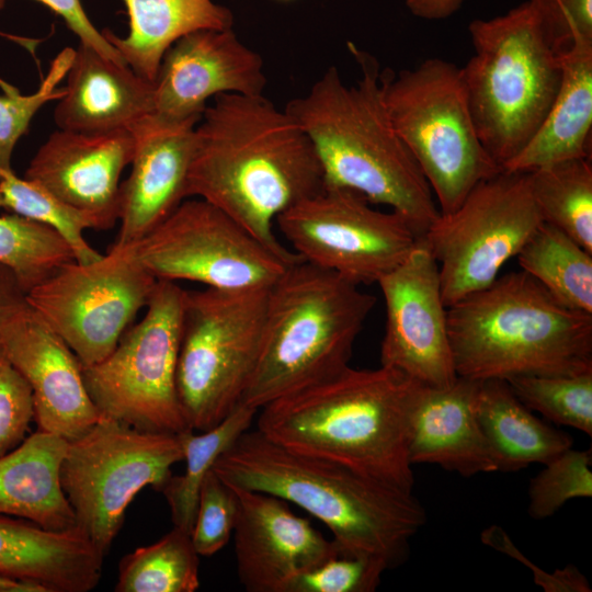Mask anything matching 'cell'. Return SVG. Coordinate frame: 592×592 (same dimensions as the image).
I'll return each instance as SVG.
<instances>
[{
  "label": "cell",
  "mask_w": 592,
  "mask_h": 592,
  "mask_svg": "<svg viewBox=\"0 0 592 592\" xmlns=\"http://www.w3.org/2000/svg\"><path fill=\"white\" fill-rule=\"evenodd\" d=\"M325 186L307 134L263 94H219L195 126L186 198L216 206L288 264L301 261L277 239L276 218Z\"/></svg>",
  "instance_id": "obj_1"
},
{
  "label": "cell",
  "mask_w": 592,
  "mask_h": 592,
  "mask_svg": "<svg viewBox=\"0 0 592 592\" xmlns=\"http://www.w3.org/2000/svg\"><path fill=\"white\" fill-rule=\"evenodd\" d=\"M349 49L361 69L354 84L330 66L284 110L314 145L326 186L388 206L421 239L440 215L435 197L389 117L377 60L352 44Z\"/></svg>",
  "instance_id": "obj_2"
},
{
  "label": "cell",
  "mask_w": 592,
  "mask_h": 592,
  "mask_svg": "<svg viewBox=\"0 0 592 592\" xmlns=\"http://www.w3.org/2000/svg\"><path fill=\"white\" fill-rule=\"evenodd\" d=\"M417 385L389 367L349 365L260 408L257 430L291 452L413 492L408 446Z\"/></svg>",
  "instance_id": "obj_3"
},
{
  "label": "cell",
  "mask_w": 592,
  "mask_h": 592,
  "mask_svg": "<svg viewBox=\"0 0 592 592\" xmlns=\"http://www.w3.org/2000/svg\"><path fill=\"white\" fill-rule=\"evenodd\" d=\"M227 485L292 502L322 522L342 554L374 557L392 569L425 524L413 492L325 459L291 452L257 429L243 432L213 466Z\"/></svg>",
  "instance_id": "obj_4"
},
{
  "label": "cell",
  "mask_w": 592,
  "mask_h": 592,
  "mask_svg": "<svg viewBox=\"0 0 592 592\" xmlns=\"http://www.w3.org/2000/svg\"><path fill=\"white\" fill-rule=\"evenodd\" d=\"M447 331L458 377L592 372V314L563 306L522 270L447 307Z\"/></svg>",
  "instance_id": "obj_5"
},
{
  "label": "cell",
  "mask_w": 592,
  "mask_h": 592,
  "mask_svg": "<svg viewBox=\"0 0 592 592\" xmlns=\"http://www.w3.org/2000/svg\"><path fill=\"white\" fill-rule=\"evenodd\" d=\"M375 303L335 272L288 266L267 289L262 349L240 402L259 410L343 371Z\"/></svg>",
  "instance_id": "obj_6"
},
{
  "label": "cell",
  "mask_w": 592,
  "mask_h": 592,
  "mask_svg": "<svg viewBox=\"0 0 592 592\" xmlns=\"http://www.w3.org/2000/svg\"><path fill=\"white\" fill-rule=\"evenodd\" d=\"M474 54L460 67L482 146L501 168L528 144L558 91L559 55L527 0L468 26Z\"/></svg>",
  "instance_id": "obj_7"
},
{
  "label": "cell",
  "mask_w": 592,
  "mask_h": 592,
  "mask_svg": "<svg viewBox=\"0 0 592 592\" xmlns=\"http://www.w3.org/2000/svg\"><path fill=\"white\" fill-rule=\"evenodd\" d=\"M382 80L389 117L441 214L454 212L479 182L502 170L478 136L460 67L428 58L413 69L382 71Z\"/></svg>",
  "instance_id": "obj_8"
},
{
  "label": "cell",
  "mask_w": 592,
  "mask_h": 592,
  "mask_svg": "<svg viewBox=\"0 0 592 592\" xmlns=\"http://www.w3.org/2000/svg\"><path fill=\"white\" fill-rule=\"evenodd\" d=\"M267 289L185 291L177 366L192 430H209L240 403L263 342Z\"/></svg>",
  "instance_id": "obj_9"
},
{
  "label": "cell",
  "mask_w": 592,
  "mask_h": 592,
  "mask_svg": "<svg viewBox=\"0 0 592 592\" xmlns=\"http://www.w3.org/2000/svg\"><path fill=\"white\" fill-rule=\"evenodd\" d=\"M184 294L175 282L157 281L143 319L107 356L82 367L101 417L150 432L191 429L177 391Z\"/></svg>",
  "instance_id": "obj_10"
},
{
  "label": "cell",
  "mask_w": 592,
  "mask_h": 592,
  "mask_svg": "<svg viewBox=\"0 0 592 592\" xmlns=\"http://www.w3.org/2000/svg\"><path fill=\"white\" fill-rule=\"evenodd\" d=\"M181 460L178 434L143 431L102 417L68 442L60 466L78 528L105 556L134 498L146 487L161 491Z\"/></svg>",
  "instance_id": "obj_11"
},
{
  "label": "cell",
  "mask_w": 592,
  "mask_h": 592,
  "mask_svg": "<svg viewBox=\"0 0 592 592\" xmlns=\"http://www.w3.org/2000/svg\"><path fill=\"white\" fill-rule=\"evenodd\" d=\"M542 223L528 173L505 170L440 213L421 240L437 263L445 306L491 284Z\"/></svg>",
  "instance_id": "obj_12"
},
{
  "label": "cell",
  "mask_w": 592,
  "mask_h": 592,
  "mask_svg": "<svg viewBox=\"0 0 592 592\" xmlns=\"http://www.w3.org/2000/svg\"><path fill=\"white\" fill-rule=\"evenodd\" d=\"M157 281L140 263L135 243L114 242L95 261L60 266L27 293V301L86 367L114 350Z\"/></svg>",
  "instance_id": "obj_13"
},
{
  "label": "cell",
  "mask_w": 592,
  "mask_h": 592,
  "mask_svg": "<svg viewBox=\"0 0 592 592\" xmlns=\"http://www.w3.org/2000/svg\"><path fill=\"white\" fill-rule=\"evenodd\" d=\"M135 249L158 281H191L224 291L269 288L293 265L197 197L185 198Z\"/></svg>",
  "instance_id": "obj_14"
},
{
  "label": "cell",
  "mask_w": 592,
  "mask_h": 592,
  "mask_svg": "<svg viewBox=\"0 0 592 592\" xmlns=\"http://www.w3.org/2000/svg\"><path fill=\"white\" fill-rule=\"evenodd\" d=\"M275 225L303 261L358 285L378 283L420 241L395 212L374 208L354 191L326 185L281 214Z\"/></svg>",
  "instance_id": "obj_15"
},
{
  "label": "cell",
  "mask_w": 592,
  "mask_h": 592,
  "mask_svg": "<svg viewBox=\"0 0 592 592\" xmlns=\"http://www.w3.org/2000/svg\"><path fill=\"white\" fill-rule=\"evenodd\" d=\"M386 323L380 365L420 384L446 387L457 379L439 266L420 239L405 261L383 276Z\"/></svg>",
  "instance_id": "obj_16"
},
{
  "label": "cell",
  "mask_w": 592,
  "mask_h": 592,
  "mask_svg": "<svg viewBox=\"0 0 592 592\" xmlns=\"http://www.w3.org/2000/svg\"><path fill=\"white\" fill-rule=\"evenodd\" d=\"M262 56L232 27L200 30L178 39L164 54L153 81V113L171 119H200L219 94H263Z\"/></svg>",
  "instance_id": "obj_17"
},
{
  "label": "cell",
  "mask_w": 592,
  "mask_h": 592,
  "mask_svg": "<svg viewBox=\"0 0 592 592\" xmlns=\"http://www.w3.org/2000/svg\"><path fill=\"white\" fill-rule=\"evenodd\" d=\"M230 487L237 498V573L248 592H286L298 574L340 553L333 539L296 515L285 500Z\"/></svg>",
  "instance_id": "obj_18"
},
{
  "label": "cell",
  "mask_w": 592,
  "mask_h": 592,
  "mask_svg": "<svg viewBox=\"0 0 592 592\" xmlns=\"http://www.w3.org/2000/svg\"><path fill=\"white\" fill-rule=\"evenodd\" d=\"M0 346L31 387L37 430L71 442L102 418L79 358L30 304L5 327Z\"/></svg>",
  "instance_id": "obj_19"
},
{
  "label": "cell",
  "mask_w": 592,
  "mask_h": 592,
  "mask_svg": "<svg viewBox=\"0 0 592 592\" xmlns=\"http://www.w3.org/2000/svg\"><path fill=\"white\" fill-rule=\"evenodd\" d=\"M130 130L53 133L31 160L24 179L33 181L79 212L91 229L112 228L119 217V178L130 164Z\"/></svg>",
  "instance_id": "obj_20"
},
{
  "label": "cell",
  "mask_w": 592,
  "mask_h": 592,
  "mask_svg": "<svg viewBox=\"0 0 592 592\" xmlns=\"http://www.w3.org/2000/svg\"><path fill=\"white\" fill-rule=\"evenodd\" d=\"M200 119H171L151 113L130 132L135 139L130 174L119 186L115 242L139 241L185 198Z\"/></svg>",
  "instance_id": "obj_21"
},
{
  "label": "cell",
  "mask_w": 592,
  "mask_h": 592,
  "mask_svg": "<svg viewBox=\"0 0 592 592\" xmlns=\"http://www.w3.org/2000/svg\"><path fill=\"white\" fill-rule=\"evenodd\" d=\"M479 383L463 377L446 387L418 383L409 429L412 466L434 464L463 477L498 471L476 415Z\"/></svg>",
  "instance_id": "obj_22"
},
{
  "label": "cell",
  "mask_w": 592,
  "mask_h": 592,
  "mask_svg": "<svg viewBox=\"0 0 592 592\" xmlns=\"http://www.w3.org/2000/svg\"><path fill=\"white\" fill-rule=\"evenodd\" d=\"M66 77L65 93L54 111L59 129L81 134L130 130L153 113V82L88 46L75 49Z\"/></svg>",
  "instance_id": "obj_23"
},
{
  "label": "cell",
  "mask_w": 592,
  "mask_h": 592,
  "mask_svg": "<svg viewBox=\"0 0 592 592\" xmlns=\"http://www.w3.org/2000/svg\"><path fill=\"white\" fill-rule=\"evenodd\" d=\"M103 558L78 528L52 531L0 514V576L45 592H88L101 580Z\"/></svg>",
  "instance_id": "obj_24"
},
{
  "label": "cell",
  "mask_w": 592,
  "mask_h": 592,
  "mask_svg": "<svg viewBox=\"0 0 592 592\" xmlns=\"http://www.w3.org/2000/svg\"><path fill=\"white\" fill-rule=\"evenodd\" d=\"M561 79L551 106L528 144L502 170L530 172L554 162L591 159L592 39L558 54Z\"/></svg>",
  "instance_id": "obj_25"
},
{
  "label": "cell",
  "mask_w": 592,
  "mask_h": 592,
  "mask_svg": "<svg viewBox=\"0 0 592 592\" xmlns=\"http://www.w3.org/2000/svg\"><path fill=\"white\" fill-rule=\"evenodd\" d=\"M67 446L66 440L37 430L0 456V514L52 531L78 528L60 482Z\"/></svg>",
  "instance_id": "obj_26"
},
{
  "label": "cell",
  "mask_w": 592,
  "mask_h": 592,
  "mask_svg": "<svg viewBox=\"0 0 592 592\" xmlns=\"http://www.w3.org/2000/svg\"><path fill=\"white\" fill-rule=\"evenodd\" d=\"M129 31L119 37L102 34L125 62L153 82L166 52L181 37L200 30H221L234 25V14L214 0H123Z\"/></svg>",
  "instance_id": "obj_27"
},
{
  "label": "cell",
  "mask_w": 592,
  "mask_h": 592,
  "mask_svg": "<svg viewBox=\"0 0 592 592\" xmlns=\"http://www.w3.org/2000/svg\"><path fill=\"white\" fill-rule=\"evenodd\" d=\"M475 408L498 471H516L533 463L544 465L572 447L571 436L535 417L506 380L480 382Z\"/></svg>",
  "instance_id": "obj_28"
},
{
  "label": "cell",
  "mask_w": 592,
  "mask_h": 592,
  "mask_svg": "<svg viewBox=\"0 0 592 592\" xmlns=\"http://www.w3.org/2000/svg\"><path fill=\"white\" fill-rule=\"evenodd\" d=\"M515 258L563 306L592 314V253L563 231L543 221Z\"/></svg>",
  "instance_id": "obj_29"
},
{
  "label": "cell",
  "mask_w": 592,
  "mask_h": 592,
  "mask_svg": "<svg viewBox=\"0 0 592 592\" xmlns=\"http://www.w3.org/2000/svg\"><path fill=\"white\" fill-rule=\"evenodd\" d=\"M258 411L240 402L214 428L200 434L191 429L178 434L185 470L180 476L171 475L161 489L170 508L173 526L192 532L203 480L219 456L251 428Z\"/></svg>",
  "instance_id": "obj_30"
},
{
  "label": "cell",
  "mask_w": 592,
  "mask_h": 592,
  "mask_svg": "<svg viewBox=\"0 0 592 592\" xmlns=\"http://www.w3.org/2000/svg\"><path fill=\"white\" fill-rule=\"evenodd\" d=\"M527 173L543 221L560 229L592 253L591 159H567Z\"/></svg>",
  "instance_id": "obj_31"
},
{
  "label": "cell",
  "mask_w": 592,
  "mask_h": 592,
  "mask_svg": "<svg viewBox=\"0 0 592 592\" xmlns=\"http://www.w3.org/2000/svg\"><path fill=\"white\" fill-rule=\"evenodd\" d=\"M200 555L191 533L173 528L156 543L125 555L116 592H194L200 588Z\"/></svg>",
  "instance_id": "obj_32"
},
{
  "label": "cell",
  "mask_w": 592,
  "mask_h": 592,
  "mask_svg": "<svg viewBox=\"0 0 592 592\" xmlns=\"http://www.w3.org/2000/svg\"><path fill=\"white\" fill-rule=\"evenodd\" d=\"M73 260L52 228L14 213L0 215V263L14 271L27 293Z\"/></svg>",
  "instance_id": "obj_33"
},
{
  "label": "cell",
  "mask_w": 592,
  "mask_h": 592,
  "mask_svg": "<svg viewBox=\"0 0 592 592\" xmlns=\"http://www.w3.org/2000/svg\"><path fill=\"white\" fill-rule=\"evenodd\" d=\"M0 193L3 208L52 228L69 244L76 261L88 263L102 255L84 237L89 221L39 184L12 170L0 171Z\"/></svg>",
  "instance_id": "obj_34"
},
{
  "label": "cell",
  "mask_w": 592,
  "mask_h": 592,
  "mask_svg": "<svg viewBox=\"0 0 592 592\" xmlns=\"http://www.w3.org/2000/svg\"><path fill=\"white\" fill-rule=\"evenodd\" d=\"M514 395L550 422L592 436V372L579 375H520L506 379Z\"/></svg>",
  "instance_id": "obj_35"
},
{
  "label": "cell",
  "mask_w": 592,
  "mask_h": 592,
  "mask_svg": "<svg viewBox=\"0 0 592 592\" xmlns=\"http://www.w3.org/2000/svg\"><path fill=\"white\" fill-rule=\"evenodd\" d=\"M591 449L563 451L546 464L528 487L530 516L544 520L558 512L568 501L592 497Z\"/></svg>",
  "instance_id": "obj_36"
},
{
  "label": "cell",
  "mask_w": 592,
  "mask_h": 592,
  "mask_svg": "<svg viewBox=\"0 0 592 592\" xmlns=\"http://www.w3.org/2000/svg\"><path fill=\"white\" fill-rule=\"evenodd\" d=\"M75 49L64 48L52 61L49 70L39 88L32 94H21L13 87L5 84L0 94V171H10L11 159L18 140L27 132L37 111L48 101L59 100L64 88L58 83L66 77Z\"/></svg>",
  "instance_id": "obj_37"
},
{
  "label": "cell",
  "mask_w": 592,
  "mask_h": 592,
  "mask_svg": "<svg viewBox=\"0 0 592 592\" xmlns=\"http://www.w3.org/2000/svg\"><path fill=\"white\" fill-rule=\"evenodd\" d=\"M386 570L374 557L338 553L294 578L286 592H373Z\"/></svg>",
  "instance_id": "obj_38"
},
{
  "label": "cell",
  "mask_w": 592,
  "mask_h": 592,
  "mask_svg": "<svg viewBox=\"0 0 592 592\" xmlns=\"http://www.w3.org/2000/svg\"><path fill=\"white\" fill-rule=\"evenodd\" d=\"M237 515L234 489L212 469L202 482L191 539L200 556H213L232 536Z\"/></svg>",
  "instance_id": "obj_39"
},
{
  "label": "cell",
  "mask_w": 592,
  "mask_h": 592,
  "mask_svg": "<svg viewBox=\"0 0 592 592\" xmlns=\"http://www.w3.org/2000/svg\"><path fill=\"white\" fill-rule=\"evenodd\" d=\"M33 420L31 387L0 346V456L24 441Z\"/></svg>",
  "instance_id": "obj_40"
},
{
  "label": "cell",
  "mask_w": 592,
  "mask_h": 592,
  "mask_svg": "<svg viewBox=\"0 0 592 592\" xmlns=\"http://www.w3.org/2000/svg\"><path fill=\"white\" fill-rule=\"evenodd\" d=\"M556 53L577 38L592 39V0H530Z\"/></svg>",
  "instance_id": "obj_41"
},
{
  "label": "cell",
  "mask_w": 592,
  "mask_h": 592,
  "mask_svg": "<svg viewBox=\"0 0 592 592\" xmlns=\"http://www.w3.org/2000/svg\"><path fill=\"white\" fill-rule=\"evenodd\" d=\"M481 540L485 545L493 547L506 555L531 567L534 581L546 592H590L591 587L588 579L573 566L568 565L562 569H557L554 573H546L536 566H532L528 559L523 556L513 545L508 534L497 525L486 528L481 533Z\"/></svg>",
  "instance_id": "obj_42"
},
{
  "label": "cell",
  "mask_w": 592,
  "mask_h": 592,
  "mask_svg": "<svg viewBox=\"0 0 592 592\" xmlns=\"http://www.w3.org/2000/svg\"><path fill=\"white\" fill-rule=\"evenodd\" d=\"M54 13L61 16L67 26L75 33L80 44L96 50L102 56L126 64L118 52L107 42L102 32L92 24L80 0H36ZM5 0H0V9Z\"/></svg>",
  "instance_id": "obj_43"
},
{
  "label": "cell",
  "mask_w": 592,
  "mask_h": 592,
  "mask_svg": "<svg viewBox=\"0 0 592 592\" xmlns=\"http://www.w3.org/2000/svg\"><path fill=\"white\" fill-rule=\"evenodd\" d=\"M29 305L27 292L18 275L0 263V341L5 327Z\"/></svg>",
  "instance_id": "obj_44"
},
{
  "label": "cell",
  "mask_w": 592,
  "mask_h": 592,
  "mask_svg": "<svg viewBox=\"0 0 592 592\" xmlns=\"http://www.w3.org/2000/svg\"><path fill=\"white\" fill-rule=\"evenodd\" d=\"M409 11L424 20H444L459 10L465 0H403Z\"/></svg>",
  "instance_id": "obj_45"
},
{
  "label": "cell",
  "mask_w": 592,
  "mask_h": 592,
  "mask_svg": "<svg viewBox=\"0 0 592 592\" xmlns=\"http://www.w3.org/2000/svg\"><path fill=\"white\" fill-rule=\"evenodd\" d=\"M0 592H45V591L43 590V588H41L39 585L35 583L5 577V576H0Z\"/></svg>",
  "instance_id": "obj_46"
},
{
  "label": "cell",
  "mask_w": 592,
  "mask_h": 592,
  "mask_svg": "<svg viewBox=\"0 0 592 592\" xmlns=\"http://www.w3.org/2000/svg\"><path fill=\"white\" fill-rule=\"evenodd\" d=\"M0 208H3V201H2L1 193H0Z\"/></svg>",
  "instance_id": "obj_47"
},
{
  "label": "cell",
  "mask_w": 592,
  "mask_h": 592,
  "mask_svg": "<svg viewBox=\"0 0 592 592\" xmlns=\"http://www.w3.org/2000/svg\"><path fill=\"white\" fill-rule=\"evenodd\" d=\"M284 1H287V0H284Z\"/></svg>",
  "instance_id": "obj_48"
}]
</instances>
